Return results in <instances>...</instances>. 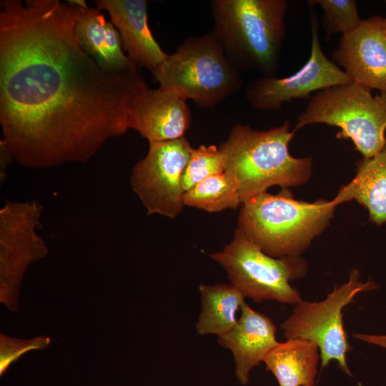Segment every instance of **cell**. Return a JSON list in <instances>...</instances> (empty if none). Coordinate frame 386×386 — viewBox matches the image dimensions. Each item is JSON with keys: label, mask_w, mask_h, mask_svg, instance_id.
<instances>
[{"label": "cell", "mask_w": 386, "mask_h": 386, "mask_svg": "<svg viewBox=\"0 0 386 386\" xmlns=\"http://www.w3.org/2000/svg\"><path fill=\"white\" fill-rule=\"evenodd\" d=\"M0 124L4 147L33 169L85 163L129 129L139 71L102 69L82 48V8L70 1H1Z\"/></svg>", "instance_id": "6da1fadb"}, {"label": "cell", "mask_w": 386, "mask_h": 386, "mask_svg": "<svg viewBox=\"0 0 386 386\" xmlns=\"http://www.w3.org/2000/svg\"><path fill=\"white\" fill-rule=\"evenodd\" d=\"M213 31L241 72L277 76L285 37L286 0H213Z\"/></svg>", "instance_id": "7a4b0ae2"}, {"label": "cell", "mask_w": 386, "mask_h": 386, "mask_svg": "<svg viewBox=\"0 0 386 386\" xmlns=\"http://www.w3.org/2000/svg\"><path fill=\"white\" fill-rule=\"evenodd\" d=\"M289 128L287 120L264 131L237 124L219 147L225 159V172L237 181L242 204L272 186L287 189L308 181L312 158L290 154L289 144L295 132Z\"/></svg>", "instance_id": "3957f363"}, {"label": "cell", "mask_w": 386, "mask_h": 386, "mask_svg": "<svg viewBox=\"0 0 386 386\" xmlns=\"http://www.w3.org/2000/svg\"><path fill=\"white\" fill-rule=\"evenodd\" d=\"M337 206L333 200H296L287 189L265 192L242 204L237 229L270 257H298L325 229Z\"/></svg>", "instance_id": "277c9868"}, {"label": "cell", "mask_w": 386, "mask_h": 386, "mask_svg": "<svg viewBox=\"0 0 386 386\" xmlns=\"http://www.w3.org/2000/svg\"><path fill=\"white\" fill-rule=\"evenodd\" d=\"M159 87L197 107L212 108L243 85L240 71L227 56L215 33L187 37L153 74Z\"/></svg>", "instance_id": "5b68a950"}, {"label": "cell", "mask_w": 386, "mask_h": 386, "mask_svg": "<svg viewBox=\"0 0 386 386\" xmlns=\"http://www.w3.org/2000/svg\"><path fill=\"white\" fill-rule=\"evenodd\" d=\"M312 124L340 129L338 138L350 139L363 158L379 153L386 143V94L354 82L316 92L297 117L293 131Z\"/></svg>", "instance_id": "8992f818"}, {"label": "cell", "mask_w": 386, "mask_h": 386, "mask_svg": "<svg viewBox=\"0 0 386 386\" xmlns=\"http://www.w3.org/2000/svg\"><path fill=\"white\" fill-rule=\"evenodd\" d=\"M210 257L227 271L231 284L257 303L275 300L297 305L302 301L290 284L307 272V263L299 257H270L238 229L232 242Z\"/></svg>", "instance_id": "52a82bcc"}, {"label": "cell", "mask_w": 386, "mask_h": 386, "mask_svg": "<svg viewBox=\"0 0 386 386\" xmlns=\"http://www.w3.org/2000/svg\"><path fill=\"white\" fill-rule=\"evenodd\" d=\"M377 287L373 281L360 282L359 271L353 269L348 281L335 287L324 300L297 303L292 314L281 325L284 337L315 343L319 348L322 368L335 360L343 372L352 376L346 361V354L352 347L344 329L342 310L358 293Z\"/></svg>", "instance_id": "ba28073f"}, {"label": "cell", "mask_w": 386, "mask_h": 386, "mask_svg": "<svg viewBox=\"0 0 386 386\" xmlns=\"http://www.w3.org/2000/svg\"><path fill=\"white\" fill-rule=\"evenodd\" d=\"M42 212L36 200L7 201L0 209V302L11 312L19 309L27 269L49 253L37 232Z\"/></svg>", "instance_id": "9c48e42d"}, {"label": "cell", "mask_w": 386, "mask_h": 386, "mask_svg": "<svg viewBox=\"0 0 386 386\" xmlns=\"http://www.w3.org/2000/svg\"><path fill=\"white\" fill-rule=\"evenodd\" d=\"M192 149L184 137L149 142L147 155L134 167L130 177L132 189L148 214L169 218L180 214L185 193L182 176Z\"/></svg>", "instance_id": "30bf717a"}, {"label": "cell", "mask_w": 386, "mask_h": 386, "mask_svg": "<svg viewBox=\"0 0 386 386\" xmlns=\"http://www.w3.org/2000/svg\"><path fill=\"white\" fill-rule=\"evenodd\" d=\"M311 51L306 63L293 74L279 78L261 76L249 81L244 96L256 109L277 111L295 99H310L324 89L352 82L349 76L324 54L319 37V21L310 13Z\"/></svg>", "instance_id": "8fae6325"}, {"label": "cell", "mask_w": 386, "mask_h": 386, "mask_svg": "<svg viewBox=\"0 0 386 386\" xmlns=\"http://www.w3.org/2000/svg\"><path fill=\"white\" fill-rule=\"evenodd\" d=\"M332 59L352 82L386 94V31L381 16L362 19L355 29L342 35Z\"/></svg>", "instance_id": "7c38bea8"}, {"label": "cell", "mask_w": 386, "mask_h": 386, "mask_svg": "<svg viewBox=\"0 0 386 386\" xmlns=\"http://www.w3.org/2000/svg\"><path fill=\"white\" fill-rule=\"evenodd\" d=\"M190 109L175 92L148 86L132 99L128 112L129 128L149 142L184 137L191 123Z\"/></svg>", "instance_id": "4fadbf2b"}, {"label": "cell", "mask_w": 386, "mask_h": 386, "mask_svg": "<svg viewBox=\"0 0 386 386\" xmlns=\"http://www.w3.org/2000/svg\"><path fill=\"white\" fill-rule=\"evenodd\" d=\"M96 8L106 10L118 30L124 51L139 69L152 74L166 59L148 24L147 1L144 0H96Z\"/></svg>", "instance_id": "5bb4252c"}, {"label": "cell", "mask_w": 386, "mask_h": 386, "mask_svg": "<svg viewBox=\"0 0 386 386\" xmlns=\"http://www.w3.org/2000/svg\"><path fill=\"white\" fill-rule=\"evenodd\" d=\"M275 333L276 327L269 317L244 303L235 326L219 337V343L233 354L235 375L242 385L248 383L251 370L278 345Z\"/></svg>", "instance_id": "9a60e30c"}, {"label": "cell", "mask_w": 386, "mask_h": 386, "mask_svg": "<svg viewBox=\"0 0 386 386\" xmlns=\"http://www.w3.org/2000/svg\"><path fill=\"white\" fill-rule=\"evenodd\" d=\"M98 8L81 9L76 26L83 49L104 69L112 72L139 71L124 52L120 34Z\"/></svg>", "instance_id": "2e32d148"}, {"label": "cell", "mask_w": 386, "mask_h": 386, "mask_svg": "<svg viewBox=\"0 0 386 386\" xmlns=\"http://www.w3.org/2000/svg\"><path fill=\"white\" fill-rule=\"evenodd\" d=\"M338 205L355 200L377 225L386 222V143L382 149L358 163L356 175L332 199Z\"/></svg>", "instance_id": "e0dca14e"}, {"label": "cell", "mask_w": 386, "mask_h": 386, "mask_svg": "<svg viewBox=\"0 0 386 386\" xmlns=\"http://www.w3.org/2000/svg\"><path fill=\"white\" fill-rule=\"evenodd\" d=\"M320 359L315 343L296 338L279 342L265 355L263 362L279 386H316Z\"/></svg>", "instance_id": "ac0fdd59"}, {"label": "cell", "mask_w": 386, "mask_h": 386, "mask_svg": "<svg viewBox=\"0 0 386 386\" xmlns=\"http://www.w3.org/2000/svg\"><path fill=\"white\" fill-rule=\"evenodd\" d=\"M202 310L196 323L200 335H216L219 337L235 326L237 312L245 303V296L232 284H201Z\"/></svg>", "instance_id": "d6986e66"}, {"label": "cell", "mask_w": 386, "mask_h": 386, "mask_svg": "<svg viewBox=\"0 0 386 386\" xmlns=\"http://www.w3.org/2000/svg\"><path fill=\"white\" fill-rule=\"evenodd\" d=\"M184 205L207 212L237 209L242 204L239 187L234 176L228 172L212 176L185 192Z\"/></svg>", "instance_id": "ffe728a7"}, {"label": "cell", "mask_w": 386, "mask_h": 386, "mask_svg": "<svg viewBox=\"0 0 386 386\" xmlns=\"http://www.w3.org/2000/svg\"><path fill=\"white\" fill-rule=\"evenodd\" d=\"M312 8L319 6L323 11L321 24L328 39L336 34L342 35L355 29L360 19L355 0H308Z\"/></svg>", "instance_id": "44dd1931"}, {"label": "cell", "mask_w": 386, "mask_h": 386, "mask_svg": "<svg viewBox=\"0 0 386 386\" xmlns=\"http://www.w3.org/2000/svg\"><path fill=\"white\" fill-rule=\"evenodd\" d=\"M225 171V159L219 147L200 145L192 148L182 176L183 188L187 192L207 178Z\"/></svg>", "instance_id": "7402d4cb"}, {"label": "cell", "mask_w": 386, "mask_h": 386, "mask_svg": "<svg viewBox=\"0 0 386 386\" xmlns=\"http://www.w3.org/2000/svg\"><path fill=\"white\" fill-rule=\"evenodd\" d=\"M51 343L49 337L39 335L29 339L12 337L0 334V376L23 355L32 350H42Z\"/></svg>", "instance_id": "603a6c76"}, {"label": "cell", "mask_w": 386, "mask_h": 386, "mask_svg": "<svg viewBox=\"0 0 386 386\" xmlns=\"http://www.w3.org/2000/svg\"><path fill=\"white\" fill-rule=\"evenodd\" d=\"M353 337L364 342L386 348V335L354 333Z\"/></svg>", "instance_id": "cb8c5ba5"}, {"label": "cell", "mask_w": 386, "mask_h": 386, "mask_svg": "<svg viewBox=\"0 0 386 386\" xmlns=\"http://www.w3.org/2000/svg\"><path fill=\"white\" fill-rule=\"evenodd\" d=\"M14 160L10 154L0 146V177L2 182L6 177V170L11 161Z\"/></svg>", "instance_id": "d4e9b609"}, {"label": "cell", "mask_w": 386, "mask_h": 386, "mask_svg": "<svg viewBox=\"0 0 386 386\" xmlns=\"http://www.w3.org/2000/svg\"><path fill=\"white\" fill-rule=\"evenodd\" d=\"M382 26L386 31V18H383L382 17Z\"/></svg>", "instance_id": "484cf974"}, {"label": "cell", "mask_w": 386, "mask_h": 386, "mask_svg": "<svg viewBox=\"0 0 386 386\" xmlns=\"http://www.w3.org/2000/svg\"><path fill=\"white\" fill-rule=\"evenodd\" d=\"M385 4H386V1H385Z\"/></svg>", "instance_id": "4316f807"}]
</instances>
